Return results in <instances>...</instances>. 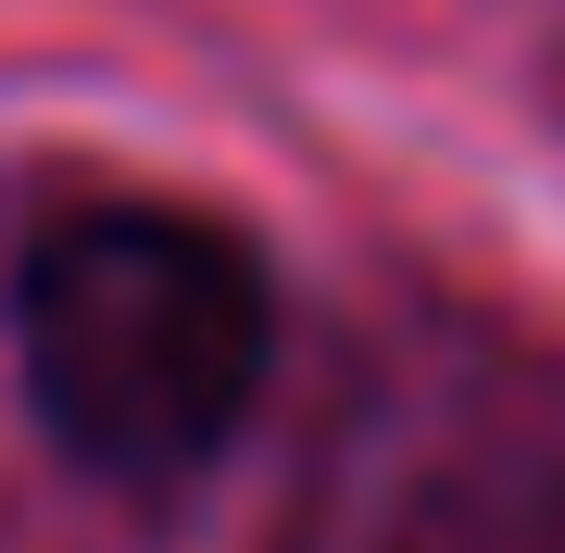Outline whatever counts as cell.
<instances>
[{"instance_id":"1","label":"cell","mask_w":565,"mask_h":553,"mask_svg":"<svg viewBox=\"0 0 565 553\" xmlns=\"http://www.w3.org/2000/svg\"><path fill=\"white\" fill-rule=\"evenodd\" d=\"M13 328H25L39 428L76 466L151 491V478H189L239 440L264 352H277V302L226 226L163 202H102L25 252Z\"/></svg>"}]
</instances>
